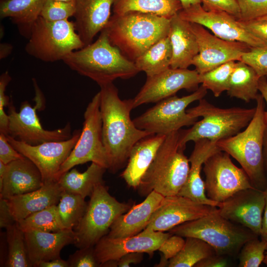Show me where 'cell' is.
<instances>
[{
  "mask_svg": "<svg viewBox=\"0 0 267 267\" xmlns=\"http://www.w3.org/2000/svg\"><path fill=\"white\" fill-rule=\"evenodd\" d=\"M100 102L99 91L87 106L80 136L69 156L61 165L57 181L61 175L74 166L89 162L108 169L109 162L102 139Z\"/></svg>",
  "mask_w": 267,
  "mask_h": 267,
  "instance_id": "12",
  "label": "cell"
},
{
  "mask_svg": "<svg viewBox=\"0 0 267 267\" xmlns=\"http://www.w3.org/2000/svg\"><path fill=\"white\" fill-rule=\"evenodd\" d=\"M100 87L103 143L109 162L108 170L115 173L128 161L134 145L153 134L138 129L131 119L132 99H121L113 83Z\"/></svg>",
  "mask_w": 267,
  "mask_h": 267,
  "instance_id": "1",
  "label": "cell"
},
{
  "mask_svg": "<svg viewBox=\"0 0 267 267\" xmlns=\"http://www.w3.org/2000/svg\"><path fill=\"white\" fill-rule=\"evenodd\" d=\"M167 135L155 134L143 137L133 146L122 178L128 185L137 188Z\"/></svg>",
  "mask_w": 267,
  "mask_h": 267,
  "instance_id": "27",
  "label": "cell"
},
{
  "mask_svg": "<svg viewBox=\"0 0 267 267\" xmlns=\"http://www.w3.org/2000/svg\"><path fill=\"white\" fill-rule=\"evenodd\" d=\"M259 90L267 105V79L266 76L260 77L259 82ZM264 117L267 125V109L265 110Z\"/></svg>",
  "mask_w": 267,
  "mask_h": 267,
  "instance_id": "54",
  "label": "cell"
},
{
  "mask_svg": "<svg viewBox=\"0 0 267 267\" xmlns=\"http://www.w3.org/2000/svg\"><path fill=\"white\" fill-rule=\"evenodd\" d=\"M265 206L264 191L255 187L240 190L219 203L218 213L260 236Z\"/></svg>",
  "mask_w": 267,
  "mask_h": 267,
  "instance_id": "19",
  "label": "cell"
},
{
  "mask_svg": "<svg viewBox=\"0 0 267 267\" xmlns=\"http://www.w3.org/2000/svg\"><path fill=\"white\" fill-rule=\"evenodd\" d=\"M114 0H75L74 22L76 30L85 46L92 43L104 29L111 17Z\"/></svg>",
  "mask_w": 267,
  "mask_h": 267,
  "instance_id": "21",
  "label": "cell"
},
{
  "mask_svg": "<svg viewBox=\"0 0 267 267\" xmlns=\"http://www.w3.org/2000/svg\"><path fill=\"white\" fill-rule=\"evenodd\" d=\"M185 240L178 235L171 234L161 244L158 250L167 260L175 257L183 248Z\"/></svg>",
  "mask_w": 267,
  "mask_h": 267,
  "instance_id": "46",
  "label": "cell"
},
{
  "mask_svg": "<svg viewBox=\"0 0 267 267\" xmlns=\"http://www.w3.org/2000/svg\"><path fill=\"white\" fill-rule=\"evenodd\" d=\"M37 267H69L67 261L61 258L40 263Z\"/></svg>",
  "mask_w": 267,
  "mask_h": 267,
  "instance_id": "53",
  "label": "cell"
},
{
  "mask_svg": "<svg viewBox=\"0 0 267 267\" xmlns=\"http://www.w3.org/2000/svg\"><path fill=\"white\" fill-rule=\"evenodd\" d=\"M263 263L267 265V251L265 253V258Z\"/></svg>",
  "mask_w": 267,
  "mask_h": 267,
  "instance_id": "59",
  "label": "cell"
},
{
  "mask_svg": "<svg viewBox=\"0 0 267 267\" xmlns=\"http://www.w3.org/2000/svg\"><path fill=\"white\" fill-rule=\"evenodd\" d=\"M84 46L74 22L50 21L39 16L31 27L25 50L39 60L54 62Z\"/></svg>",
  "mask_w": 267,
  "mask_h": 267,
  "instance_id": "8",
  "label": "cell"
},
{
  "mask_svg": "<svg viewBox=\"0 0 267 267\" xmlns=\"http://www.w3.org/2000/svg\"><path fill=\"white\" fill-rule=\"evenodd\" d=\"M170 39L173 51L171 68L186 69L199 52L196 37L190 23L182 19L178 13L170 19Z\"/></svg>",
  "mask_w": 267,
  "mask_h": 267,
  "instance_id": "26",
  "label": "cell"
},
{
  "mask_svg": "<svg viewBox=\"0 0 267 267\" xmlns=\"http://www.w3.org/2000/svg\"><path fill=\"white\" fill-rule=\"evenodd\" d=\"M143 253L140 252H132L127 254L118 261V266L128 267L132 264H138L143 259Z\"/></svg>",
  "mask_w": 267,
  "mask_h": 267,
  "instance_id": "51",
  "label": "cell"
},
{
  "mask_svg": "<svg viewBox=\"0 0 267 267\" xmlns=\"http://www.w3.org/2000/svg\"><path fill=\"white\" fill-rule=\"evenodd\" d=\"M11 80L7 71L2 73L0 77V133L8 135V116L4 111V108L10 103L9 98L5 94L6 87Z\"/></svg>",
  "mask_w": 267,
  "mask_h": 267,
  "instance_id": "43",
  "label": "cell"
},
{
  "mask_svg": "<svg viewBox=\"0 0 267 267\" xmlns=\"http://www.w3.org/2000/svg\"><path fill=\"white\" fill-rule=\"evenodd\" d=\"M62 61L71 70L99 86L118 78H131L139 72L134 62L111 44L104 29L94 42L71 52Z\"/></svg>",
  "mask_w": 267,
  "mask_h": 267,
  "instance_id": "2",
  "label": "cell"
},
{
  "mask_svg": "<svg viewBox=\"0 0 267 267\" xmlns=\"http://www.w3.org/2000/svg\"><path fill=\"white\" fill-rule=\"evenodd\" d=\"M265 196V206L263 216L261 239L267 242V187L264 190Z\"/></svg>",
  "mask_w": 267,
  "mask_h": 267,
  "instance_id": "52",
  "label": "cell"
},
{
  "mask_svg": "<svg viewBox=\"0 0 267 267\" xmlns=\"http://www.w3.org/2000/svg\"><path fill=\"white\" fill-rule=\"evenodd\" d=\"M16 223L24 232L29 230L58 232L66 229L59 216L57 205L34 213Z\"/></svg>",
  "mask_w": 267,
  "mask_h": 267,
  "instance_id": "35",
  "label": "cell"
},
{
  "mask_svg": "<svg viewBox=\"0 0 267 267\" xmlns=\"http://www.w3.org/2000/svg\"><path fill=\"white\" fill-rule=\"evenodd\" d=\"M190 25L198 42L199 52L192 65L199 74L210 71L230 61H240L251 46L237 41L222 39L210 33L203 26L194 23Z\"/></svg>",
  "mask_w": 267,
  "mask_h": 267,
  "instance_id": "16",
  "label": "cell"
},
{
  "mask_svg": "<svg viewBox=\"0 0 267 267\" xmlns=\"http://www.w3.org/2000/svg\"><path fill=\"white\" fill-rule=\"evenodd\" d=\"M262 19H267V16H265V17H264L263 18H261Z\"/></svg>",
  "mask_w": 267,
  "mask_h": 267,
  "instance_id": "61",
  "label": "cell"
},
{
  "mask_svg": "<svg viewBox=\"0 0 267 267\" xmlns=\"http://www.w3.org/2000/svg\"><path fill=\"white\" fill-rule=\"evenodd\" d=\"M217 207L198 203L178 194L165 196L152 215L145 229L169 231L184 222L216 211Z\"/></svg>",
  "mask_w": 267,
  "mask_h": 267,
  "instance_id": "18",
  "label": "cell"
},
{
  "mask_svg": "<svg viewBox=\"0 0 267 267\" xmlns=\"http://www.w3.org/2000/svg\"><path fill=\"white\" fill-rule=\"evenodd\" d=\"M16 222L6 199L0 197V227L6 228Z\"/></svg>",
  "mask_w": 267,
  "mask_h": 267,
  "instance_id": "50",
  "label": "cell"
},
{
  "mask_svg": "<svg viewBox=\"0 0 267 267\" xmlns=\"http://www.w3.org/2000/svg\"><path fill=\"white\" fill-rule=\"evenodd\" d=\"M24 237L29 260L32 267H37L41 262L60 258L63 248L74 243L75 232L70 229L58 232L29 230L24 232Z\"/></svg>",
  "mask_w": 267,
  "mask_h": 267,
  "instance_id": "23",
  "label": "cell"
},
{
  "mask_svg": "<svg viewBox=\"0 0 267 267\" xmlns=\"http://www.w3.org/2000/svg\"><path fill=\"white\" fill-rule=\"evenodd\" d=\"M5 228L8 255L5 266L32 267L28 257L24 232L19 228L16 222Z\"/></svg>",
  "mask_w": 267,
  "mask_h": 267,
  "instance_id": "37",
  "label": "cell"
},
{
  "mask_svg": "<svg viewBox=\"0 0 267 267\" xmlns=\"http://www.w3.org/2000/svg\"><path fill=\"white\" fill-rule=\"evenodd\" d=\"M179 137V130L167 135L141 178L137 188L141 195H147L153 190L165 197L178 194L190 169Z\"/></svg>",
  "mask_w": 267,
  "mask_h": 267,
  "instance_id": "5",
  "label": "cell"
},
{
  "mask_svg": "<svg viewBox=\"0 0 267 267\" xmlns=\"http://www.w3.org/2000/svg\"><path fill=\"white\" fill-rule=\"evenodd\" d=\"M194 143V149L188 158L190 169L187 179L178 194L198 203L218 207L219 203L210 199L206 194L201 172L205 162L221 150L217 142L208 139H199Z\"/></svg>",
  "mask_w": 267,
  "mask_h": 267,
  "instance_id": "22",
  "label": "cell"
},
{
  "mask_svg": "<svg viewBox=\"0 0 267 267\" xmlns=\"http://www.w3.org/2000/svg\"><path fill=\"white\" fill-rule=\"evenodd\" d=\"M231 257L213 254L198 262L195 267H228L232 266Z\"/></svg>",
  "mask_w": 267,
  "mask_h": 267,
  "instance_id": "49",
  "label": "cell"
},
{
  "mask_svg": "<svg viewBox=\"0 0 267 267\" xmlns=\"http://www.w3.org/2000/svg\"><path fill=\"white\" fill-rule=\"evenodd\" d=\"M236 61H230L205 72L199 74L200 84L207 89H210L215 97H219L227 91L230 78Z\"/></svg>",
  "mask_w": 267,
  "mask_h": 267,
  "instance_id": "38",
  "label": "cell"
},
{
  "mask_svg": "<svg viewBox=\"0 0 267 267\" xmlns=\"http://www.w3.org/2000/svg\"><path fill=\"white\" fill-rule=\"evenodd\" d=\"M172 56V47L168 36L151 46L134 63L139 72H145L149 77L170 68Z\"/></svg>",
  "mask_w": 267,
  "mask_h": 267,
  "instance_id": "33",
  "label": "cell"
},
{
  "mask_svg": "<svg viewBox=\"0 0 267 267\" xmlns=\"http://www.w3.org/2000/svg\"><path fill=\"white\" fill-rule=\"evenodd\" d=\"M43 2L44 0H1L0 18H10L22 32L29 35L32 24L40 16Z\"/></svg>",
  "mask_w": 267,
  "mask_h": 267,
  "instance_id": "31",
  "label": "cell"
},
{
  "mask_svg": "<svg viewBox=\"0 0 267 267\" xmlns=\"http://www.w3.org/2000/svg\"><path fill=\"white\" fill-rule=\"evenodd\" d=\"M241 61L251 66L260 77L267 76V46L251 47Z\"/></svg>",
  "mask_w": 267,
  "mask_h": 267,
  "instance_id": "42",
  "label": "cell"
},
{
  "mask_svg": "<svg viewBox=\"0 0 267 267\" xmlns=\"http://www.w3.org/2000/svg\"><path fill=\"white\" fill-rule=\"evenodd\" d=\"M82 196L63 190L57 209L66 229H73L83 217L88 203Z\"/></svg>",
  "mask_w": 267,
  "mask_h": 267,
  "instance_id": "36",
  "label": "cell"
},
{
  "mask_svg": "<svg viewBox=\"0 0 267 267\" xmlns=\"http://www.w3.org/2000/svg\"><path fill=\"white\" fill-rule=\"evenodd\" d=\"M200 1L205 10L223 11L239 19L240 11L237 0H200Z\"/></svg>",
  "mask_w": 267,
  "mask_h": 267,
  "instance_id": "45",
  "label": "cell"
},
{
  "mask_svg": "<svg viewBox=\"0 0 267 267\" xmlns=\"http://www.w3.org/2000/svg\"><path fill=\"white\" fill-rule=\"evenodd\" d=\"M263 158L265 169L267 175V125L265 129L263 138Z\"/></svg>",
  "mask_w": 267,
  "mask_h": 267,
  "instance_id": "56",
  "label": "cell"
},
{
  "mask_svg": "<svg viewBox=\"0 0 267 267\" xmlns=\"http://www.w3.org/2000/svg\"><path fill=\"white\" fill-rule=\"evenodd\" d=\"M207 90L201 85L191 94L182 97L175 95L162 100L135 118L134 123L139 129L166 135L183 127L193 125L198 118L190 115L186 108L193 102L203 98Z\"/></svg>",
  "mask_w": 267,
  "mask_h": 267,
  "instance_id": "10",
  "label": "cell"
},
{
  "mask_svg": "<svg viewBox=\"0 0 267 267\" xmlns=\"http://www.w3.org/2000/svg\"><path fill=\"white\" fill-rule=\"evenodd\" d=\"M106 170L91 162L84 172L80 173L75 168L71 169L61 175L57 181L63 190L85 198L91 196L97 185L104 183L103 176Z\"/></svg>",
  "mask_w": 267,
  "mask_h": 267,
  "instance_id": "29",
  "label": "cell"
},
{
  "mask_svg": "<svg viewBox=\"0 0 267 267\" xmlns=\"http://www.w3.org/2000/svg\"><path fill=\"white\" fill-rule=\"evenodd\" d=\"M44 182L40 171L29 159L25 157L11 162L2 179H0V197L8 199L41 187Z\"/></svg>",
  "mask_w": 267,
  "mask_h": 267,
  "instance_id": "24",
  "label": "cell"
},
{
  "mask_svg": "<svg viewBox=\"0 0 267 267\" xmlns=\"http://www.w3.org/2000/svg\"><path fill=\"white\" fill-rule=\"evenodd\" d=\"M165 196L153 190L144 201L121 215L111 225L108 234L111 238L130 237L141 232Z\"/></svg>",
  "mask_w": 267,
  "mask_h": 267,
  "instance_id": "25",
  "label": "cell"
},
{
  "mask_svg": "<svg viewBox=\"0 0 267 267\" xmlns=\"http://www.w3.org/2000/svg\"><path fill=\"white\" fill-rule=\"evenodd\" d=\"M7 169V165L0 161V179H2Z\"/></svg>",
  "mask_w": 267,
  "mask_h": 267,
  "instance_id": "58",
  "label": "cell"
},
{
  "mask_svg": "<svg viewBox=\"0 0 267 267\" xmlns=\"http://www.w3.org/2000/svg\"><path fill=\"white\" fill-rule=\"evenodd\" d=\"M57 0L65 1V2H71V1H74L75 0Z\"/></svg>",
  "mask_w": 267,
  "mask_h": 267,
  "instance_id": "60",
  "label": "cell"
},
{
  "mask_svg": "<svg viewBox=\"0 0 267 267\" xmlns=\"http://www.w3.org/2000/svg\"><path fill=\"white\" fill-rule=\"evenodd\" d=\"M178 14L183 20L207 28L222 39L243 42L251 47L267 46L245 29L235 16L226 12L207 10L198 3L182 8Z\"/></svg>",
  "mask_w": 267,
  "mask_h": 267,
  "instance_id": "15",
  "label": "cell"
},
{
  "mask_svg": "<svg viewBox=\"0 0 267 267\" xmlns=\"http://www.w3.org/2000/svg\"><path fill=\"white\" fill-rule=\"evenodd\" d=\"M171 234L144 229L130 237L111 238L106 235L94 247L95 258L100 265L108 261H118L125 255L132 252L152 255Z\"/></svg>",
  "mask_w": 267,
  "mask_h": 267,
  "instance_id": "20",
  "label": "cell"
},
{
  "mask_svg": "<svg viewBox=\"0 0 267 267\" xmlns=\"http://www.w3.org/2000/svg\"><path fill=\"white\" fill-rule=\"evenodd\" d=\"M260 78L251 66L242 61H236L230 76L227 94L246 102L256 100L260 94Z\"/></svg>",
  "mask_w": 267,
  "mask_h": 267,
  "instance_id": "30",
  "label": "cell"
},
{
  "mask_svg": "<svg viewBox=\"0 0 267 267\" xmlns=\"http://www.w3.org/2000/svg\"><path fill=\"white\" fill-rule=\"evenodd\" d=\"M25 157L17 151L8 141L6 135L0 133V161L7 165Z\"/></svg>",
  "mask_w": 267,
  "mask_h": 267,
  "instance_id": "47",
  "label": "cell"
},
{
  "mask_svg": "<svg viewBox=\"0 0 267 267\" xmlns=\"http://www.w3.org/2000/svg\"><path fill=\"white\" fill-rule=\"evenodd\" d=\"M12 50V46L7 43L0 44V58L3 59L10 54Z\"/></svg>",
  "mask_w": 267,
  "mask_h": 267,
  "instance_id": "55",
  "label": "cell"
},
{
  "mask_svg": "<svg viewBox=\"0 0 267 267\" xmlns=\"http://www.w3.org/2000/svg\"><path fill=\"white\" fill-rule=\"evenodd\" d=\"M267 242L258 236L247 241L242 246L238 255V267H258L263 262Z\"/></svg>",
  "mask_w": 267,
  "mask_h": 267,
  "instance_id": "39",
  "label": "cell"
},
{
  "mask_svg": "<svg viewBox=\"0 0 267 267\" xmlns=\"http://www.w3.org/2000/svg\"><path fill=\"white\" fill-rule=\"evenodd\" d=\"M195 107L186 110L190 115L198 118L188 129L179 130V144L185 148L186 143L201 139L218 141L232 136L246 128L252 119L256 108H220L202 98Z\"/></svg>",
  "mask_w": 267,
  "mask_h": 267,
  "instance_id": "6",
  "label": "cell"
},
{
  "mask_svg": "<svg viewBox=\"0 0 267 267\" xmlns=\"http://www.w3.org/2000/svg\"><path fill=\"white\" fill-rule=\"evenodd\" d=\"M256 100L255 114L245 129L217 141V145L240 164L254 187L264 191L267 187L263 158L264 134L267 125L264 98L259 94Z\"/></svg>",
  "mask_w": 267,
  "mask_h": 267,
  "instance_id": "4",
  "label": "cell"
},
{
  "mask_svg": "<svg viewBox=\"0 0 267 267\" xmlns=\"http://www.w3.org/2000/svg\"><path fill=\"white\" fill-rule=\"evenodd\" d=\"M75 12V2L44 0L40 16L50 21L68 19Z\"/></svg>",
  "mask_w": 267,
  "mask_h": 267,
  "instance_id": "40",
  "label": "cell"
},
{
  "mask_svg": "<svg viewBox=\"0 0 267 267\" xmlns=\"http://www.w3.org/2000/svg\"><path fill=\"white\" fill-rule=\"evenodd\" d=\"M240 11L238 19L249 21L267 16V0H237Z\"/></svg>",
  "mask_w": 267,
  "mask_h": 267,
  "instance_id": "41",
  "label": "cell"
},
{
  "mask_svg": "<svg viewBox=\"0 0 267 267\" xmlns=\"http://www.w3.org/2000/svg\"><path fill=\"white\" fill-rule=\"evenodd\" d=\"M67 261L69 267H100L95 258L93 247L79 248L70 255Z\"/></svg>",
  "mask_w": 267,
  "mask_h": 267,
  "instance_id": "44",
  "label": "cell"
},
{
  "mask_svg": "<svg viewBox=\"0 0 267 267\" xmlns=\"http://www.w3.org/2000/svg\"><path fill=\"white\" fill-rule=\"evenodd\" d=\"M238 21L248 32L267 44V19L260 18L249 21Z\"/></svg>",
  "mask_w": 267,
  "mask_h": 267,
  "instance_id": "48",
  "label": "cell"
},
{
  "mask_svg": "<svg viewBox=\"0 0 267 267\" xmlns=\"http://www.w3.org/2000/svg\"><path fill=\"white\" fill-rule=\"evenodd\" d=\"M179 0H114L113 14L137 11L170 19L182 9Z\"/></svg>",
  "mask_w": 267,
  "mask_h": 267,
  "instance_id": "32",
  "label": "cell"
},
{
  "mask_svg": "<svg viewBox=\"0 0 267 267\" xmlns=\"http://www.w3.org/2000/svg\"><path fill=\"white\" fill-rule=\"evenodd\" d=\"M130 208L129 204L120 202L112 196L104 183L97 185L83 217L74 228V244L78 248L93 247L108 234L117 218Z\"/></svg>",
  "mask_w": 267,
  "mask_h": 267,
  "instance_id": "9",
  "label": "cell"
},
{
  "mask_svg": "<svg viewBox=\"0 0 267 267\" xmlns=\"http://www.w3.org/2000/svg\"><path fill=\"white\" fill-rule=\"evenodd\" d=\"M32 80L36 94V105L32 107L27 101H23L19 112H17L13 103H9L7 114L9 120L8 135L33 145L70 138L72 134L69 122L63 128L54 130L43 128L37 111L44 106V97L36 80L34 78Z\"/></svg>",
  "mask_w": 267,
  "mask_h": 267,
  "instance_id": "11",
  "label": "cell"
},
{
  "mask_svg": "<svg viewBox=\"0 0 267 267\" xmlns=\"http://www.w3.org/2000/svg\"><path fill=\"white\" fill-rule=\"evenodd\" d=\"M182 8H185L192 5L201 3L200 0H179Z\"/></svg>",
  "mask_w": 267,
  "mask_h": 267,
  "instance_id": "57",
  "label": "cell"
},
{
  "mask_svg": "<svg viewBox=\"0 0 267 267\" xmlns=\"http://www.w3.org/2000/svg\"><path fill=\"white\" fill-rule=\"evenodd\" d=\"M170 19L137 11L114 14L104 28L111 44L134 61L151 46L168 36Z\"/></svg>",
  "mask_w": 267,
  "mask_h": 267,
  "instance_id": "3",
  "label": "cell"
},
{
  "mask_svg": "<svg viewBox=\"0 0 267 267\" xmlns=\"http://www.w3.org/2000/svg\"><path fill=\"white\" fill-rule=\"evenodd\" d=\"M81 133L75 130L70 138L62 141H48L30 145L6 135L9 143L38 168L44 183L57 181L60 167L75 147Z\"/></svg>",
  "mask_w": 267,
  "mask_h": 267,
  "instance_id": "14",
  "label": "cell"
},
{
  "mask_svg": "<svg viewBox=\"0 0 267 267\" xmlns=\"http://www.w3.org/2000/svg\"><path fill=\"white\" fill-rule=\"evenodd\" d=\"M216 254L212 246L198 238L186 237L182 249L169 260V267H191L202 259Z\"/></svg>",
  "mask_w": 267,
  "mask_h": 267,
  "instance_id": "34",
  "label": "cell"
},
{
  "mask_svg": "<svg viewBox=\"0 0 267 267\" xmlns=\"http://www.w3.org/2000/svg\"><path fill=\"white\" fill-rule=\"evenodd\" d=\"M200 84L199 74L195 69L169 68L146 81L132 98L134 108L143 104L157 103L175 95L179 90L195 91Z\"/></svg>",
  "mask_w": 267,
  "mask_h": 267,
  "instance_id": "17",
  "label": "cell"
},
{
  "mask_svg": "<svg viewBox=\"0 0 267 267\" xmlns=\"http://www.w3.org/2000/svg\"><path fill=\"white\" fill-rule=\"evenodd\" d=\"M183 237L198 238L207 242L218 255L235 257L247 241L258 236L250 229L222 216L217 210L169 230Z\"/></svg>",
  "mask_w": 267,
  "mask_h": 267,
  "instance_id": "7",
  "label": "cell"
},
{
  "mask_svg": "<svg viewBox=\"0 0 267 267\" xmlns=\"http://www.w3.org/2000/svg\"><path fill=\"white\" fill-rule=\"evenodd\" d=\"M62 191L57 181H54L45 183L36 190L6 199L17 222L34 213L57 205Z\"/></svg>",
  "mask_w": 267,
  "mask_h": 267,
  "instance_id": "28",
  "label": "cell"
},
{
  "mask_svg": "<svg viewBox=\"0 0 267 267\" xmlns=\"http://www.w3.org/2000/svg\"><path fill=\"white\" fill-rule=\"evenodd\" d=\"M203 165L206 194L215 202L220 203L240 190L254 187L245 171L224 151L214 153Z\"/></svg>",
  "mask_w": 267,
  "mask_h": 267,
  "instance_id": "13",
  "label": "cell"
}]
</instances>
